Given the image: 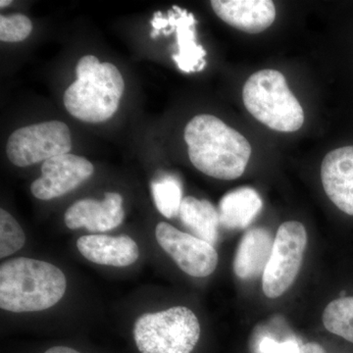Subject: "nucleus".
Instances as JSON below:
<instances>
[{
  "mask_svg": "<svg viewBox=\"0 0 353 353\" xmlns=\"http://www.w3.org/2000/svg\"><path fill=\"white\" fill-rule=\"evenodd\" d=\"M26 236L19 223L6 210H0V257L12 255L24 246Z\"/></svg>",
  "mask_w": 353,
  "mask_h": 353,
  "instance_id": "20",
  "label": "nucleus"
},
{
  "mask_svg": "<svg viewBox=\"0 0 353 353\" xmlns=\"http://www.w3.org/2000/svg\"><path fill=\"white\" fill-rule=\"evenodd\" d=\"M306 245L307 234L301 223L290 221L281 225L262 277L265 296L277 299L289 290L301 270Z\"/></svg>",
  "mask_w": 353,
  "mask_h": 353,
  "instance_id": "6",
  "label": "nucleus"
},
{
  "mask_svg": "<svg viewBox=\"0 0 353 353\" xmlns=\"http://www.w3.org/2000/svg\"><path fill=\"white\" fill-rule=\"evenodd\" d=\"M185 141L197 170L220 180H234L243 175L252 155V146L241 132L208 114L190 121Z\"/></svg>",
  "mask_w": 353,
  "mask_h": 353,
  "instance_id": "1",
  "label": "nucleus"
},
{
  "mask_svg": "<svg viewBox=\"0 0 353 353\" xmlns=\"http://www.w3.org/2000/svg\"><path fill=\"white\" fill-rule=\"evenodd\" d=\"M323 188L334 205L353 216V145L332 150L323 159Z\"/></svg>",
  "mask_w": 353,
  "mask_h": 353,
  "instance_id": "11",
  "label": "nucleus"
},
{
  "mask_svg": "<svg viewBox=\"0 0 353 353\" xmlns=\"http://www.w3.org/2000/svg\"><path fill=\"white\" fill-rule=\"evenodd\" d=\"M77 248L85 259L106 266L126 267L138 260L139 246L129 236L88 234L77 241Z\"/></svg>",
  "mask_w": 353,
  "mask_h": 353,
  "instance_id": "14",
  "label": "nucleus"
},
{
  "mask_svg": "<svg viewBox=\"0 0 353 353\" xmlns=\"http://www.w3.org/2000/svg\"><path fill=\"white\" fill-rule=\"evenodd\" d=\"M31 20L23 14L0 16V39L4 43H19L30 36Z\"/></svg>",
  "mask_w": 353,
  "mask_h": 353,
  "instance_id": "21",
  "label": "nucleus"
},
{
  "mask_svg": "<svg viewBox=\"0 0 353 353\" xmlns=\"http://www.w3.org/2000/svg\"><path fill=\"white\" fill-rule=\"evenodd\" d=\"M299 353H326L321 345L316 343H308L301 345Z\"/></svg>",
  "mask_w": 353,
  "mask_h": 353,
  "instance_id": "23",
  "label": "nucleus"
},
{
  "mask_svg": "<svg viewBox=\"0 0 353 353\" xmlns=\"http://www.w3.org/2000/svg\"><path fill=\"white\" fill-rule=\"evenodd\" d=\"M44 353H81L73 350V348L66 347H54L46 350Z\"/></svg>",
  "mask_w": 353,
  "mask_h": 353,
  "instance_id": "24",
  "label": "nucleus"
},
{
  "mask_svg": "<svg viewBox=\"0 0 353 353\" xmlns=\"http://www.w3.org/2000/svg\"><path fill=\"white\" fill-rule=\"evenodd\" d=\"M94 165L78 155H59L43 162L41 176L31 185L32 196L41 201H50L68 194L90 179Z\"/></svg>",
  "mask_w": 353,
  "mask_h": 353,
  "instance_id": "9",
  "label": "nucleus"
},
{
  "mask_svg": "<svg viewBox=\"0 0 353 353\" xmlns=\"http://www.w3.org/2000/svg\"><path fill=\"white\" fill-rule=\"evenodd\" d=\"M168 28L162 34L165 36L175 32L176 53L173 60L181 71L185 73L201 72L205 67L206 51L196 43V20L194 14L179 6L168 11Z\"/></svg>",
  "mask_w": 353,
  "mask_h": 353,
  "instance_id": "12",
  "label": "nucleus"
},
{
  "mask_svg": "<svg viewBox=\"0 0 353 353\" xmlns=\"http://www.w3.org/2000/svg\"><path fill=\"white\" fill-rule=\"evenodd\" d=\"M323 323L329 332L353 343V296L329 303L323 313Z\"/></svg>",
  "mask_w": 353,
  "mask_h": 353,
  "instance_id": "18",
  "label": "nucleus"
},
{
  "mask_svg": "<svg viewBox=\"0 0 353 353\" xmlns=\"http://www.w3.org/2000/svg\"><path fill=\"white\" fill-rule=\"evenodd\" d=\"M271 234L263 228H254L243 234L234 260L239 278L250 280L263 274L273 250Z\"/></svg>",
  "mask_w": 353,
  "mask_h": 353,
  "instance_id": "15",
  "label": "nucleus"
},
{
  "mask_svg": "<svg viewBox=\"0 0 353 353\" xmlns=\"http://www.w3.org/2000/svg\"><path fill=\"white\" fill-rule=\"evenodd\" d=\"M263 202L259 192L250 187L231 190L218 206L220 225L229 230L245 229L261 211Z\"/></svg>",
  "mask_w": 353,
  "mask_h": 353,
  "instance_id": "16",
  "label": "nucleus"
},
{
  "mask_svg": "<svg viewBox=\"0 0 353 353\" xmlns=\"http://www.w3.org/2000/svg\"><path fill=\"white\" fill-rule=\"evenodd\" d=\"M71 148L68 126L60 121H48L13 132L7 141L6 153L16 166L27 167L67 154Z\"/></svg>",
  "mask_w": 353,
  "mask_h": 353,
  "instance_id": "7",
  "label": "nucleus"
},
{
  "mask_svg": "<svg viewBox=\"0 0 353 353\" xmlns=\"http://www.w3.org/2000/svg\"><path fill=\"white\" fill-rule=\"evenodd\" d=\"M179 217L192 236L213 246L217 243L219 215L211 202L194 196L183 197Z\"/></svg>",
  "mask_w": 353,
  "mask_h": 353,
  "instance_id": "17",
  "label": "nucleus"
},
{
  "mask_svg": "<svg viewBox=\"0 0 353 353\" xmlns=\"http://www.w3.org/2000/svg\"><path fill=\"white\" fill-rule=\"evenodd\" d=\"M76 75L77 80L64 94L67 111L83 122L110 119L119 108L125 90L124 79L117 67L87 55L77 64Z\"/></svg>",
  "mask_w": 353,
  "mask_h": 353,
  "instance_id": "3",
  "label": "nucleus"
},
{
  "mask_svg": "<svg viewBox=\"0 0 353 353\" xmlns=\"http://www.w3.org/2000/svg\"><path fill=\"white\" fill-rule=\"evenodd\" d=\"M153 201L164 217L179 215L182 204V183L174 176H164L152 183Z\"/></svg>",
  "mask_w": 353,
  "mask_h": 353,
  "instance_id": "19",
  "label": "nucleus"
},
{
  "mask_svg": "<svg viewBox=\"0 0 353 353\" xmlns=\"http://www.w3.org/2000/svg\"><path fill=\"white\" fill-rule=\"evenodd\" d=\"M155 236L159 245L188 275L205 278L217 268L218 253L206 241L165 222L157 225Z\"/></svg>",
  "mask_w": 353,
  "mask_h": 353,
  "instance_id": "8",
  "label": "nucleus"
},
{
  "mask_svg": "<svg viewBox=\"0 0 353 353\" xmlns=\"http://www.w3.org/2000/svg\"><path fill=\"white\" fill-rule=\"evenodd\" d=\"M199 336V319L185 306L145 313L134 323V341L141 353H190Z\"/></svg>",
  "mask_w": 353,
  "mask_h": 353,
  "instance_id": "5",
  "label": "nucleus"
},
{
  "mask_svg": "<svg viewBox=\"0 0 353 353\" xmlns=\"http://www.w3.org/2000/svg\"><path fill=\"white\" fill-rule=\"evenodd\" d=\"M123 197L117 192H108L104 201L85 199L75 202L65 213V224L71 230L85 228L92 232H108L124 220Z\"/></svg>",
  "mask_w": 353,
  "mask_h": 353,
  "instance_id": "10",
  "label": "nucleus"
},
{
  "mask_svg": "<svg viewBox=\"0 0 353 353\" xmlns=\"http://www.w3.org/2000/svg\"><path fill=\"white\" fill-rule=\"evenodd\" d=\"M301 345L296 340L278 341L271 336H264L259 343V353H299Z\"/></svg>",
  "mask_w": 353,
  "mask_h": 353,
  "instance_id": "22",
  "label": "nucleus"
},
{
  "mask_svg": "<svg viewBox=\"0 0 353 353\" xmlns=\"http://www.w3.org/2000/svg\"><path fill=\"white\" fill-rule=\"evenodd\" d=\"M210 4L220 19L248 34L265 31L276 18L270 0H212Z\"/></svg>",
  "mask_w": 353,
  "mask_h": 353,
  "instance_id": "13",
  "label": "nucleus"
},
{
  "mask_svg": "<svg viewBox=\"0 0 353 353\" xmlns=\"http://www.w3.org/2000/svg\"><path fill=\"white\" fill-rule=\"evenodd\" d=\"M243 99L248 112L272 130L292 132L303 127V109L281 72L265 69L253 74L243 87Z\"/></svg>",
  "mask_w": 353,
  "mask_h": 353,
  "instance_id": "4",
  "label": "nucleus"
},
{
  "mask_svg": "<svg viewBox=\"0 0 353 353\" xmlns=\"http://www.w3.org/2000/svg\"><path fill=\"white\" fill-rule=\"evenodd\" d=\"M11 2H12L11 0H1V1H0V6H1V8H3V7L9 6Z\"/></svg>",
  "mask_w": 353,
  "mask_h": 353,
  "instance_id": "25",
  "label": "nucleus"
},
{
  "mask_svg": "<svg viewBox=\"0 0 353 353\" xmlns=\"http://www.w3.org/2000/svg\"><path fill=\"white\" fill-rule=\"evenodd\" d=\"M66 277L54 265L27 257L0 266V307L14 313L43 311L59 303Z\"/></svg>",
  "mask_w": 353,
  "mask_h": 353,
  "instance_id": "2",
  "label": "nucleus"
}]
</instances>
